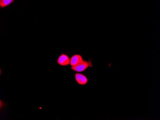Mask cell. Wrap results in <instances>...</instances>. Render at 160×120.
Instances as JSON below:
<instances>
[{
    "label": "cell",
    "instance_id": "obj_2",
    "mask_svg": "<svg viewBox=\"0 0 160 120\" xmlns=\"http://www.w3.org/2000/svg\"><path fill=\"white\" fill-rule=\"evenodd\" d=\"M70 59L67 55L62 54L57 60L58 64L62 66H68L70 64Z\"/></svg>",
    "mask_w": 160,
    "mask_h": 120
},
{
    "label": "cell",
    "instance_id": "obj_6",
    "mask_svg": "<svg viewBox=\"0 0 160 120\" xmlns=\"http://www.w3.org/2000/svg\"><path fill=\"white\" fill-rule=\"evenodd\" d=\"M1 74V70H0V75ZM2 106H3V103H2V102L0 100V109L2 108Z\"/></svg>",
    "mask_w": 160,
    "mask_h": 120
},
{
    "label": "cell",
    "instance_id": "obj_4",
    "mask_svg": "<svg viewBox=\"0 0 160 120\" xmlns=\"http://www.w3.org/2000/svg\"><path fill=\"white\" fill-rule=\"evenodd\" d=\"M83 61L81 55H75L71 57L70 59V64L72 67H74L78 65Z\"/></svg>",
    "mask_w": 160,
    "mask_h": 120
},
{
    "label": "cell",
    "instance_id": "obj_3",
    "mask_svg": "<svg viewBox=\"0 0 160 120\" xmlns=\"http://www.w3.org/2000/svg\"><path fill=\"white\" fill-rule=\"evenodd\" d=\"M75 78L77 83L81 85H84L88 82V79L83 74L76 73L75 74Z\"/></svg>",
    "mask_w": 160,
    "mask_h": 120
},
{
    "label": "cell",
    "instance_id": "obj_1",
    "mask_svg": "<svg viewBox=\"0 0 160 120\" xmlns=\"http://www.w3.org/2000/svg\"><path fill=\"white\" fill-rule=\"evenodd\" d=\"M92 64L91 61L90 60L89 61L83 60L78 65H76L74 67H72L71 69L72 70L76 71V72H81L85 71V70L89 67H92Z\"/></svg>",
    "mask_w": 160,
    "mask_h": 120
},
{
    "label": "cell",
    "instance_id": "obj_5",
    "mask_svg": "<svg viewBox=\"0 0 160 120\" xmlns=\"http://www.w3.org/2000/svg\"><path fill=\"white\" fill-rule=\"evenodd\" d=\"M13 0H0V7L3 8L9 5Z\"/></svg>",
    "mask_w": 160,
    "mask_h": 120
}]
</instances>
